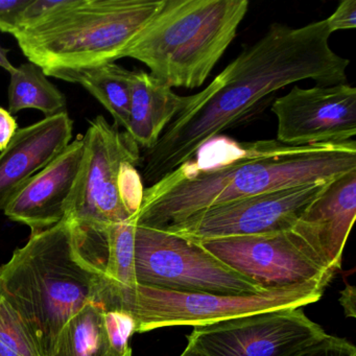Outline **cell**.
<instances>
[{"instance_id": "6da1fadb", "label": "cell", "mask_w": 356, "mask_h": 356, "mask_svg": "<svg viewBox=\"0 0 356 356\" xmlns=\"http://www.w3.org/2000/svg\"><path fill=\"white\" fill-rule=\"evenodd\" d=\"M331 35L326 19L300 28L270 24L203 90L185 97L183 109L145 153V180L157 182L202 145L256 115L289 85L305 80L320 86L347 83L350 61L331 49Z\"/></svg>"}, {"instance_id": "7a4b0ae2", "label": "cell", "mask_w": 356, "mask_h": 356, "mask_svg": "<svg viewBox=\"0 0 356 356\" xmlns=\"http://www.w3.org/2000/svg\"><path fill=\"white\" fill-rule=\"evenodd\" d=\"M356 170V141L289 147L216 137L143 191L136 224L166 230L208 208Z\"/></svg>"}, {"instance_id": "3957f363", "label": "cell", "mask_w": 356, "mask_h": 356, "mask_svg": "<svg viewBox=\"0 0 356 356\" xmlns=\"http://www.w3.org/2000/svg\"><path fill=\"white\" fill-rule=\"evenodd\" d=\"M104 272L76 225L64 218L31 235L0 266V296L19 314L40 356H49L64 325L99 302Z\"/></svg>"}, {"instance_id": "277c9868", "label": "cell", "mask_w": 356, "mask_h": 356, "mask_svg": "<svg viewBox=\"0 0 356 356\" xmlns=\"http://www.w3.org/2000/svg\"><path fill=\"white\" fill-rule=\"evenodd\" d=\"M248 0H164L124 58L170 88H199L236 38Z\"/></svg>"}, {"instance_id": "5b68a950", "label": "cell", "mask_w": 356, "mask_h": 356, "mask_svg": "<svg viewBox=\"0 0 356 356\" xmlns=\"http://www.w3.org/2000/svg\"><path fill=\"white\" fill-rule=\"evenodd\" d=\"M164 0H79L47 24L14 35L24 55L51 78L115 63Z\"/></svg>"}, {"instance_id": "8992f818", "label": "cell", "mask_w": 356, "mask_h": 356, "mask_svg": "<svg viewBox=\"0 0 356 356\" xmlns=\"http://www.w3.org/2000/svg\"><path fill=\"white\" fill-rule=\"evenodd\" d=\"M328 283L308 281L262 291L257 295L177 293L137 284L122 289L108 284L105 310H120L132 316L136 333L172 326H205L259 312L301 308L322 298Z\"/></svg>"}, {"instance_id": "52a82bcc", "label": "cell", "mask_w": 356, "mask_h": 356, "mask_svg": "<svg viewBox=\"0 0 356 356\" xmlns=\"http://www.w3.org/2000/svg\"><path fill=\"white\" fill-rule=\"evenodd\" d=\"M135 272L138 284L162 291L216 295L266 291L227 266L201 243L137 224Z\"/></svg>"}, {"instance_id": "ba28073f", "label": "cell", "mask_w": 356, "mask_h": 356, "mask_svg": "<svg viewBox=\"0 0 356 356\" xmlns=\"http://www.w3.org/2000/svg\"><path fill=\"white\" fill-rule=\"evenodd\" d=\"M83 141L80 172L65 218L84 232L102 234L111 225L132 218L120 200L118 177L124 162L140 165V147L102 115L90 122Z\"/></svg>"}, {"instance_id": "9c48e42d", "label": "cell", "mask_w": 356, "mask_h": 356, "mask_svg": "<svg viewBox=\"0 0 356 356\" xmlns=\"http://www.w3.org/2000/svg\"><path fill=\"white\" fill-rule=\"evenodd\" d=\"M326 335L301 308H285L195 327L188 341L206 356H293Z\"/></svg>"}, {"instance_id": "30bf717a", "label": "cell", "mask_w": 356, "mask_h": 356, "mask_svg": "<svg viewBox=\"0 0 356 356\" xmlns=\"http://www.w3.org/2000/svg\"><path fill=\"white\" fill-rule=\"evenodd\" d=\"M328 182L299 185L229 202L197 212L164 231L201 243L291 230Z\"/></svg>"}, {"instance_id": "8fae6325", "label": "cell", "mask_w": 356, "mask_h": 356, "mask_svg": "<svg viewBox=\"0 0 356 356\" xmlns=\"http://www.w3.org/2000/svg\"><path fill=\"white\" fill-rule=\"evenodd\" d=\"M202 247L264 291L308 281L330 283L334 273L291 230L201 241Z\"/></svg>"}, {"instance_id": "7c38bea8", "label": "cell", "mask_w": 356, "mask_h": 356, "mask_svg": "<svg viewBox=\"0 0 356 356\" xmlns=\"http://www.w3.org/2000/svg\"><path fill=\"white\" fill-rule=\"evenodd\" d=\"M276 140L289 147L343 145L355 140L356 88L347 83L293 86L275 99Z\"/></svg>"}, {"instance_id": "4fadbf2b", "label": "cell", "mask_w": 356, "mask_h": 356, "mask_svg": "<svg viewBox=\"0 0 356 356\" xmlns=\"http://www.w3.org/2000/svg\"><path fill=\"white\" fill-rule=\"evenodd\" d=\"M84 152L82 135L33 176L7 204L3 213L13 222L26 225L32 234L59 224L74 191Z\"/></svg>"}, {"instance_id": "5bb4252c", "label": "cell", "mask_w": 356, "mask_h": 356, "mask_svg": "<svg viewBox=\"0 0 356 356\" xmlns=\"http://www.w3.org/2000/svg\"><path fill=\"white\" fill-rule=\"evenodd\" d=\"M355 216L356 170H352L329 181L291 231L335 274Z\"/></svg>"}, {"instance_id": "9a60e30c", "label": "cell", "mask_w": 356, "mask_h": 356, "mask_svg": "<svg viewBox=\"0 0 356 356\" xmlns=\"http://www.w3.org/2000/svg\"><path fill=\"white\" fill-rule=\"evenodd\" d=\"M72 131L74 120L67 111L18 129L0 153V211L33 176L70 145Z\"/></svg>"}, {"instance_id": "2e32d148", "label": "cell", "mask_w": 356, "mask_h": 356, "mask_svg": "<svg viewBox=\"0 0 356 356\" xmlns=\"http://www.w3.org/2000/svg\"><path fill=\"white\" fill-rule=\"evenodd\" d=\"M186 99L143 70L132 72L128 124L124 129L139 147L149 149L184 107Z\"/></svg>"}, {"instance_id": "e0dca14e", "label": "cell", "mask_w": 356, "mask_h": 356, "mask_svg": "<svg viewBox=\"0 0 356 356\" xmlns=\"http://www.w3.org/2000/svg\"><path fill=\"white\" fill-rule=\"evenodd\" d=\"M49 356H132L114 349L105 326V309L90 303L61 329Z\"/></svg>"}, {"instance_id": "ac0fdd59", "label": "cell", "mask_w": 356, "mask_h": 356, "mask_svg": "<svg viewBox=\"0 0 356 356\" xmlns=\"http://www.w3.org/2000/svg\"><path fill=\"white\" fill-rule=\"evenodd\" d=\"M132 72L116 63L82 70L68 76L66 82L82 85L113 118V126L127 128L130 113Z\"/></svg>"}, {"instance_id": "d6986e66", "label": "cell", "mask_w": 356, "mask_h": 356, "mask_svg": "<svg viewBox=\"0 0 356 356\" xmlns=\"http://www.w3.org/2000/svg\"><path fill=\"white\" fill-rule=\"evenodd\" d=\"M10 76L8 111L12 115L26 109L39 110L45 118L66 111L65 95L36 64H22Z\"/></svg>"}, {"instance_id": "ffe728a7", "label": "cell", "mask_w": 356, "mask_h": 356, "mask_svg": "<svg viewBox=\"0 0 356 356\" xmlns=\"http://www.w3.org/2000/svg\"><path fill=\"white\" fill-rule=\"evenodd\" d=\"M135 216L104 231L106 245L105 276L118 289H134L138 282L135 272Z\"/></svg>"}, {"instance_id": "44dd1931", "label": "cell", "mask_w": 356, "mask_h": 356, "mask_svg": "<svg viewBox=\"0 0 356 356\" xmlns=\"http://www.w3.org/2000/svg\"><path fill=\"white\" fill-rule=\"evenodd\" d=\"M0 356H40L19 314L1 296Z\"/></svg>"}, {"instance_id": "7402d4cb", "label": "cell", "mask_w": 356, "mask_h": 356, "mask_svg": "<svg viewBox=\"0 0 356 356\" xmlns=\"http://www.w3.org/2000/svg\"><path fill=\"white\" fill-rule=\"evenodd\" d=\"M78 1L79 0H31V3L24 8L20 16L19 30L17 33L34 30L47 24L58 14L74 7Z\"/></svg>"}, {"instance_id": "603a6c76", "label": "cell", "mask_w": 356, "mask_h": 356, "mask_svg": "<svg viewBox=\"0 0 356 356\" xmlns=\"http://www.w3.org/2000/svg\"><path fill=\"white\" fill-rule=\"evenodd\" d=\"M138 164L124 162L118 177V191L122 205L131 216H134L140 208L143 197V179L137 172Z\"/></svg>"}, {"instance_id": "cb8c5ba5", "label": "cell", "mask_w": 356, "mask_h": 356, "mask_svg": "<svg viewBox=\"0 0 356 356\" xmlns=\"http://www.w3.org/2000/svg\"><path fill=\"white\" fill-rule=\"evenodd\" d=\"M293 356H356V348L347 339L327 334Z\"/></svg>"}, {"instance_id": "d4e9b609", "label": "cell", "mask_w": 356, "mask_h": 356, "mask_svg": "<svg viewBox=\"0 0 356 356\" xmlns=\"http://www.w3.org/2000/svg\"><path fill=\"white\" fill-rule=\"evenodd\" d=\"M31 0H0V32L15 35L19 30L20 16Z\"/></svg>"}, {"instance_id": "484cf974", "label": "cell", "mask_w": 356, "mask_h": 356, "mask_svg": "<svg viewBox=\"0 0 356 356\" xmlns=\"http://www.w3.org/2000/svg\"><path fill=\"white\" fill-rule=\"evenodd\" d=\"M331 34L337 31L353 30L356 26V1L343 0L326 19Z\"/></svg>"}, {"instance_id": "4316f807", "label": "cell", "mask_w": 356, "mask_h": 356, "mask_svg": "<svg viewBox=\"0 0 356 356\" xmlns=\"http://www.w3.org/2000/svg\"><path fill=\"white\" fill-rule=\"evenodd\" d=\"M18 131V122L7 109L0 107V153L7 149Z\"/></svg>"}, {"instance_id": "83f0119b", "label": "cell", "mask_w": 356, "mask_h": 356, "mask_svg": "<svg viewBox=\"0 0 356 356\" xmlns=\"http://www.w3.org/2000/svg\"><path fill=\"white\" fill-rule=\"evenodd\" d=\"M339 303L345 310L346 316H355V287L353 285H346L345 289L339 293Z\"/></svg>"}, {"instance_id": "f1b7e54d", "label": "cell", "mask_w": 356, "mask_h": 356, "mask_svg": "<svg viewBox=\"0 0 356 356\" xmlns=\"http://www.w3.org/2000/svg\"><path fill=\"white\" fill-rule=\"evenodd\" d=\"M9 53V49H6V47L0 44V67L9 72L10 74H12L13 72H15L16 67L10 61Z\"/></svg>"}, {"instance_id": "f546056e", "label": "cell", "mask_w": 356, "mask_h": 356, "mask_svg": "<svg viewBox=\"0 0 356 356\" xmlns=\"http://www.w3.org/2000/svg\"><path fill=\"white\" fill-rule=\"evenodd\" d=\"M180 356H206L205 354L202 353L193 343L187 341L186 348H185L183 353Z\"/></svg>"}]
</instances>
